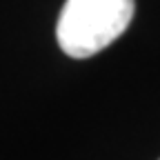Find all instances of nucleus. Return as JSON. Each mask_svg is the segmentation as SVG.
<instances>
[{
  "mask_svg": "<svg viewBox=\"0 0 160 160\" xmlns=\"http://www.w3.org/2000/svg\"><path fill=\"white\" fill-rule=\"evenodd\" d=\"M136 0H67L60 11L56 38L69 58H91L125 33Z\"/></svg>",
  "mask_w": 160,
  "mask_h": 160,
  "instance_id": "nucleus-1",
  "label": "nucleus"
}]
</instances>
